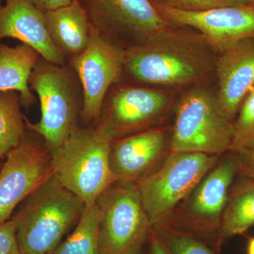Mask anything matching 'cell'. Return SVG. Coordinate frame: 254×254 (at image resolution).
Wrapping results in <instances>:
<instances>
[{
  "instance_id": "obj_1",
  "label": "cell",
  "mask_w": 254,
  "mask_h": 254,
  "mask_svg": "<svg viewBox=\"0 0 254 254\" xmlns=\"http://www.w3.org/2000/svg\"><path fill=\"white\" fill-rule=\"evenodd\" d=\"M213 52L198 32L170 26L125 50L124 76L145 84H191L215 68Z\"/></svg>"
},
{
  "instance_id": "obj_2",
  "label": "cell",
  "mask_w": 254,
  "mask_h": 254,
  "mask_svg": "<svg viewBox=\"0 0 254 254\" xmlns=\"http://www.w3.org/2000/svg\"><path fill=\"white\" fill-rule=\"evenodd\" d=\"M86 205L54 174L28 195L11 220L21 254H50L76 224Z\"/></svg>"
},
{
  "instance_id": "obj_3",
  "label": "cell",
  "mask_w": 254,
  "mask_h": 254,
  "mask_svg": "<svg viewBox=\"0 0 254 254\" xmlns=\"http://www.w3.org/2000/svg\"><path fill=\"white\" fill-rule=\"evenodd\" d=\"M113 138L98 125H78L50 151L53 174L86 205L117 182L110 166Z\"/></svg>"
},
{
  "instance_id": "obj_4",
  "label": "cell",
  "mask_w": 254,
  "mask_h": 254,
  "mask_svg": "<svg viewBox=\"0 0 254 254\" xmlns=\"http://www.w3.org/2000/svg\"><path fill=\"white\" fill-rule=\"evenodd\" d=\"M31 91L41 105V120L26 127L43 138L50 151L59 146L81 120L83 97L77 75L67 63H50L40 58L29 78Z\"/></svg>"
},
{
  "instance_id": "obj_5",
  "label": "cell",
  "mask_w": 254,
  "mask_h": 254,
  "mask_svg": "<svg viewBox=\"0 0 254 254\" xmlns=\"http://www.w3.org/2000/svg\"><path fill=\"white\" fill-rule=\"evenodd\" d=\"M234 131L217 97L205 88H193L177 104L170 152L218 156L230 150Z\"/></svg>"
},
{
  "instance_id": "obj_6",
  "label": "cell",
  "mask_w": 254,
  "mask_h": 254,
  "mask_svg": "<svg viewBox=\"0 0 254 254\" xmlns=\"http://www.w3.org/2000/svg\"><path fill=\"white\" fill-rule=\"evenodd\" d=\"M217 162L216 155L171 153L158 168L137 182L151 227L163 224L175 207L190 196Z\"/></svg>"
},
{
  "instance_id": "obj_7",
  "label": "cell",
  "mask_w": 254,
  "mask_h": 254,
  "mask_svg": "<svg viewBox=\"0 0 254 254\" xmlns=\"http://www.w3.org/2000/svg\"><path fill=\"white\" fill-rule=\"evenodd\" d=\"M99 211L100 254L141 250L151 225L136 182L117 181L95 200Z\"/></svg>"
},
{
  "instance_id": "obj_8",
  "label": "cell",
  "mask_w": 254,
  "mask_h": 254,
  "mask_svg": "<svg viewBox=\"0 0 254 254\" xmlns=\"http://www.w3.org/2000/svg\"><path fill=\"white\" fill-rule=\"evenodd\" d=\"M90 24L105 40L129 49L172 26L150 0H77Z\"/></svg>"
},
{
  "instance_id": "obj_9",
  "label": "cell",
  "mask_w": 254,
  "mask_h": 254,
  "mask_svg": "<svg viewBox=\"0 0 254 254\" xmlns=\"http://www.w3.org/2000/svg\"><path fill=\"white\" fill-rule=\"evenodd\" d=\"M4 160L0 169V223L9 220L18 205L53 175L50 150L28 128L22 142Z\"/></svg>"
},
{
  "instance_id": "obj_10",
  "label": "cell",
  "mask_w": 254,
  "mask_h": 254,
  "mask_svg": "<svg viewBox=\"0 0 254 254\" xmlns=\"http://www.w3.org/2000/svg\"><path fill=\"white\" fill-rule=\"evenodd\" d=\"M125 50L105 40L91 27L86 50L67 64L77 75L83 91L81 120L84 125L99 122L103 102L110 88L124 77Z\"/></svg>"
},
{
  "instance_id": "obj_11",
  "label": "cell",
  "mask_w": 254,
  "mask_h": 254,
  "mask_svg": "<svg viewBox=\"0 0 254 254\" xmlns=\"http://www.w3.org/2000/svg\"><path fill=\"white\" fill-rule=\"evenodd\" d=\"M170 99L163 91L133 85H114L105 97L100 125L113 140L147 130L168 108Z\"/></svg>"
},
{
  "instance_id": "obj_12",
  "label": "cell",
  "mask_w": 254,
  "mask_h": 254,
  "mask_svg": "<svg viewBox=\"0 0 254 254\" xmlns=\"http://www.w3.org/2000/svg\"><path fill=\"white\" fill-rule=\"evenodd\" d=\"M152 4L172 26L193 28L200 33L213 51L222 53L240 41L254 38V6L252 5L186 11L158 3Z\"/></svg>"
},
{
  "instance_id": "obj_13",
  "label": "cell",
  "mask_w": 254,
  "mask_h": 254,
  "mask_svg": "<svg viewBox=\"0 0 254 254\" xmlns=\"http://www.w3.org/2000/svg\"><path fill=\"white\" fill-rule=\"evenodd\" d=\"M238 162L227 158L215 165L200 182L182 210L184 222L202 234L220 231L222 215Z\"/></svg>"
},
{
  "instance_id": "obj_14",
  "label": "cell",
  "mask_w": 254,
  "mask_h": 254,
  "mask_svg": "<svg viewBox=\"0 0 254 254\" xmlns=\"http://www.w3.org/2000/svg\"><path fill=\"white\" fill-rule=\"evenodd\" d=\"M163 130L150 129L113 140L110 166L117 181L138 182L158 168L166 149Z\"/></svg>"
},
{
  "instance_id": "obj_15",
  "label": "cell",
  "mask_w": 254,
  "mask_h": 254,
  "mask_svg": "<svg viewBox=\"0 0 254 254\" xmlns=\"http://www.w3.org/2000/svg\"><path fill=\"white\" fill-rule=\"evenodd\" d=\"M215 61L216 95L224 115L233 122L241 105L254 87V38L246 39L220 53Z\"/></svg>"
},
{
  "instance_id": "obj_16",
  "label": "cell",
  "mask_w": 254,
  "mask_h": 254,
  "mask_svg": "<svg viewBox=\"0 0 254 254\" xmlns=\"http://www.w3.org/2000/svg\"><path fill=\"white\" fill-rule=\"evenodd\" d=\"M6 38L31 47L50 63H67L50 39L44 13L28 0H5L0 5V42Z\"/></svg>"
},
{
  "instance_id": "obj_17",
  "label": "cell",
  "mask_w": 254,
  "mask_h": 254,
  "mask_svg": "<svg viewBox=\"0 0 254 254\" xmlns=\"http://www.w3.org/2000/svg\"><path fill=\"white\" fill-rule=\"evenodd\" d=\"M45 18L50 39L66 62L86 50L91 39V26L77 0L45 13Z\"/></svg>"
},
{
  "instance_id": "obj_18",
  "label": "cell",
  "mask_w": 254,
  "mask_h": 254,
  "mask_svg": "<svg viewBox=\"0 0 254 254\" xmlns=\"http://www.w3.org/2000/svg\"><path fill=\"white\" fill-rule=\"evenodd\" d=\"M41 57L36 50L23 43L10 47L0 42V91L18 92L26 110L36 104L29 78Z\"/></svg>"
},
{
  "instance_id": "obj_19",
  "label": "cell",
  "mask_w": 254,
  "mask_h": 254,
  "mask_svg": "<svg viewBox=\"0 0 254 254\" xmlns=\"http://www.w3.org/2000/svg\"><path fill=\"white\" fill-rule=\"evenodd\" d=\"M254 226V181L248 178L241 180L229 193L220 232L222 237H230Z\"/></svg>"
},
{
  "instance_id": "obj_20",
  "label": "cell",
  "mask_w": 254,
  "mask_h": 254,
  "mask_svg": "<svg viewBox=\"0 0 254 254\" xmlns=\"http://www.w3.org/2000/svg\"><path fill=\"white\" fill-rule=\"evenodd\" d=\"M18 92L0 91V160L22 142L27 131Z\"/></svg>"
},
{
  "instance_id": "obj_21",
  "label": "cell",
  "mask_w": 254,
  "mask_h": 254,
  "mask_svg": "<svg viewBox=\"0 0 254 254\" xmlns=\"http://www.w3.org/2000/svg\"><path fill=\"white\" fill-rule=\"evenodd\" d=\"M98 226V206L86 205L72 232L52 254H100Z\"/></svg>"
},
{
  "instance_id": "obj_22",
  "label": "cell",
  "mask_w": 254,
  "mask_h": 254,
  "mask_svg": "<svg viewBox=\"0 0 254 254\" xmlns=\"http://www.w3.org/2000/svg\"><path fill=\"white\" fill-rule=\"evenodd\" d=\"M237 114L230 150L240 153L254 148V87L242 102Z\"/></svg>"
},
{
  "instance_id": "obj_23",
  "label": "cell",
  "mask_w": 254,
  "mask_h": 254,
  "mask_svg": "<svg viewBox=\"0 0 254 254\" xmlns=\"http://www.w3.org/2000/svg\"><path fill=\"white\" fill-rule=\"evenodd\" d=\"M158 235L170 254H213L204 244L187 233L165 230Z\"/></svg>"
},
{
  "instance_id": "obj_24",
  "label": "cell",
  "mask_w": 254,
  "mask_h": 254,
  "mask_svg": "<svg viewBox=\"0 0 254 254\" xmlns=\"http://www.w3.org/2000/svg\"><path fill=\"white\" fill-rule=\"evenodd\" d=\"M150 1L152 2L158 3L168 7L173 8V9L186 11H203L222 7V6L249 4V0H150Z\"/></svg>"
},
{
  "instance_id": "obj_25",
  "label": "cell",
  "mask_w": 254,
  "mask_h": 254,
  "mask_svg": "<svg viewBox=\"0 0 254 254\" xmlns=\"http://www.w3.org/2000/svg\"><path fill=\"white\" fill-rule=\"evenodd\" d=\"M19 252L14 221L10 219L0 223V254H16Z\"/></svg>"
},
{
  "instance_id": "obj_26",
  "label": "cell",
  "mask_w": 254,
  "mask_h": 254,
  "mask_svg": "<svg viewBox=\"0 0 254 254\" xmlns=\"http://www.w3.org/2000/svg\"><path fill=\"white\" fill-rule=\"evenodd\" d=\"M238 166L246 176L254 181V148L239 153Z\"/></svg>"
},
{
  "instance_id": "obj_27",
  "label": "cell",
  "mask_w": 254,
  "mask_h": 254,
  "mask_svg": "<svg viewBox=\"0 0 254 254\" xmlns=\"http://www.w3.org/2000/svg\"><path fill=\"white\" fill-rule=\"evenodd\" d=\"M35 7L43 13L59 9L71 4L73 0H28Z\"/></svg>"
},
{
  "instance_id": "obj_28",
  "label": "cell",
  "mask_w": 254,
  "mask_h": 254,
  "mask_svg": "<svg viewBox=\"0 0 254 254\" xmlns=\"http://www.w3.org/2000/svg\"><path fill=\"white\" fill-rule=\"evenodd\" d=\"M150 254H170L163 242L158 236L153 235L150 242Z\"/></svg>"
},
{
  "instance_id": "obj_29",
  "label": "cell",
  "mask_w": 254,
  "mask_h": 254,
  "mask_svg": "<svg viewBox=\"0 0 254 254\" xmlns=\"http://www.w3.org/2000/svg\"><path fill=\"white\" fill-rule=\"evenodd\" d=\"M247 254H254V237L251 239L247 247Z\"/></svg>"
},
{
  "instance_id": "obj_30",
  "label": "cell",
  "mask_w": 254,
  "mask_h": 254,
  "mask_svg": "<svg viewBox=\"0 0 254 254\" xmlns=\"http://www.w3.org/2000/svg\"><path fill=\"white\" fill-rule=\"evenodd\" d=\"M249 4L252 5V6H254V0H249Z\"/></svg>"
},
{
  "instance_id": "obj_31",
  "label": "cell",
  "mask_w": 254,
  "mask_h": 254,
  "mask_svg": "<svg viewBox=\"0 0 254 254\" xmlns=\"http://www.w3.org/2000/svg\"><path fill=\"white\" fill-rule=\"evenodd\" d=\"M133 254H143L141 253V251L139 250L138 251V252H135V253H133Z\"/></svg>"
},
{
  "instance_id": "obj_32",
  "label": "cell",
  "mask_w": 254,
  "mask_h": 254,
  "mask_svg": "<svg viewBox=\"0 0 254 254\" xmlns=\"http://www.w3.org/2000/svg\"><path fill=\"white\" fill-rule=\"evenodd\" d=\"M3 165V160H0V169H1V166Z\"/></svg>"
},
{
  "instance_id": "obj_33",
  "label": "cell",
  "mask_w": 254,
  "mask_h": 254,
  "mask_svg": "<svg viewBox=\"0 0 254 254\" xmlns=\"http://www.w3.org/2000/svg\"><path fill=\"white\" fill-rule=\"evenodd\" d=\"M3 1H5V0H0V5L2 4Z\"/></svg>"
},
{
  "instance_id": "obj_34",
  "label": "cell",
  "mask_w": 254,
  "mask_h": 254,
  "mask_svg": "<svg viewBox=\"0 0 254 254\" xmlns=\"http://www.w3.org/2000/svg\"><path fill=\"white\" fill-rule=\"evenodd\" d=\"M16 254H21V252H18V253H16Z\"/></svg>"
},
{
  "instance_id": "obj_35",
  "label": "cell",
  "mask_w": 254,
  "mask_h": 254,
  "mask_svg": "<svg viewBox=\"0 0 254 254\" xmlns=\"http://www.w3.org/2000/svg\"></svg>"
}]
</instances>
